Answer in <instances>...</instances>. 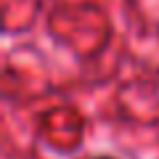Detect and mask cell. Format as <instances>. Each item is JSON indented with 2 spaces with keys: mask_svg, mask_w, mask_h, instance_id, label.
Listing matches in <instances>:
<instances>
[{
  "mask_svg": "<svg viewBox=\"0 0 159 159\" xmlns=\"http://www.w3.org/2000/svg\"><path fill=\"white\" fill-rule=\"evenodd\" d=\"M93 159H117V157H109V154H101V157H93Z\"/></svg>",
  "mask_w": 159,
  "mask_h": 159,
  "instance_id": "1",
  "label": "cell"
}]
</instances>
